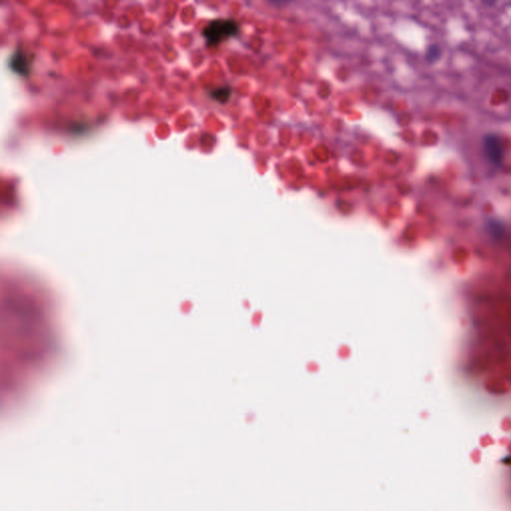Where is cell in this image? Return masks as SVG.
Returning <instances> with one entry per match:
<instances>
[{
  "label": "cell",
  "mask_w": 511,
  "mask_h": 511,
  "mask_svg": "<svg viewBox=\"0 0 511 511\" xmlns=\"http://www.w3.org/2000/svg\"><path fill=\"white\" fill-rule=\"evenodd\" d=\"M441 56V48L438 46V45H433L430 47L429 49V53H428V58L430 59V61L434 62L436 60H438Z\"/></svg>",
  "instance_id": "5"
},
{
  "label": "cell",
  "mask_w": 511,
  "mask_h": 511,
  "mask_svg": "<svg viewBox=\"0 0 511 511\" xmlns=\"http://www.w3.org/2000/svg\"><path fill=\"white\" fill-rule=\"evenodd\" d=\"M10 68L17 74L25 76L30 72V60L21 50H16L10 57Z\"/></svg>",
  "instance_id": "3"
},
{
  "label": "cell",
  "mask_w": 511,
  "mask_h": 511,
  "mask_svg": "<svg viewBox=\"0 0 511 511\" xmlns=\"http://www.w3.org/2000/svg\"><path fill=\"white\" fill-rule=\"evenodd\" d=\"M483 146L489 161L495 166H500L504 157L501 140L496 135H487L484 138Z\"/></svg>",
  "instance_id": "2"
},
{
  "label": "cell",
  "mask_w": 511,
  "mask_h": 511,
  "mask_svg": "<svg viewBox=\"0 0 511 511\" xmlns=\"http://www.w3.org/2000/svg\"><path fill=\"white\" fill-rule=\"evenodd\" d=\"M238 32V24L232 19H216L203 30V35L209 45H217Z\"/></svg>",
  "instance_id": "1"
},
{
  "label": "cell",
  "mask_w": 511,
  "mask_h": 511,
  "mask_svg": "<svg viewBox=\"0 0 511 511\" xmlns=\"http://www.w3.org/2000/svg\"><path fill=\"white\" fill-rule=\"evenodd\" d=\"M230 89L228 88H219V89H216L214 92H213V97L221 102V103H225L229 98H230Z\"/></svg>",
  "instance_id": "4"
}]
</instances>
